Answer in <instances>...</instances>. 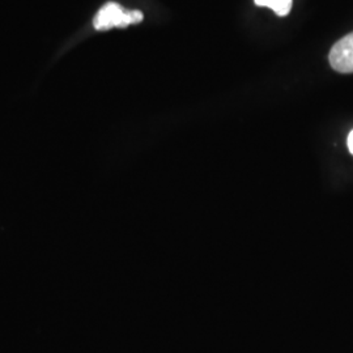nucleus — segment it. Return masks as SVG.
Wrapping results in <instances>:
<instances>
[{"mask_svg": "<svg viewBox=\"0 0 353 353\" xmlns=\"http://www.w3.org/2000/svg\"><path fill=\"white\" fill-rule=\"evenodd\" d=\"M347 144H348V150L353 154V130L350 132L348 135V139H347Z\"/></svg>", "mask_w": 353, "mask_h": 353, "instance_id": "obj_4", "label": "nucleus"}, {"mask_svg": "<svg viewBox=\"0 0 353 353\" xmlns=\"http://www.w3.org/2000/svg\"><path fill=\"white\" fill-rule=\"evenodd\" d=\"M143 21V13L134 10L126 11L119 4L110 1L105 4L94 17L93 26L97 30H108L112 28H125Z\"/></svg>", "mask_w": 353, "mask_h": 353, "instance_id": "obj_1", "label": "nucleus"}, {"mask_svg": "<svg viewBox=\"0 0 353 353\" xmlns=\"http://www.w3.org/2000/svg\"><path fill=\"white\" fill-rule=\"evenodd\" d=\"M259 7H268L278 16H287L292 10L293 0H254Z\"/></svg>", "mask_w": 353, "mask_h": 353, "instance_id": "obj_3", "label": "nucleus"}, {"mask_svg": "<svg viewBox=\"0 0 353 353\" xmlns=\"http://www.w3.org/2000/svg\"><path fill=\"white\" fill-rule=\"evenodd\" d=\"M328 61L336 72L353 74V32L332 46Z\"/></svg>", "mask_w": 353, "mask_h": 353, "instance_id": "obj_2", "label": "nucleus"}]
</instances>
